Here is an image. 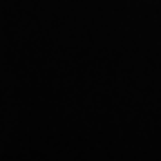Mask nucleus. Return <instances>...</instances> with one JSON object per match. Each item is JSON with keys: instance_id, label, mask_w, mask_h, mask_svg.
Masks as SVG:
<instances>
[]
</instances>
